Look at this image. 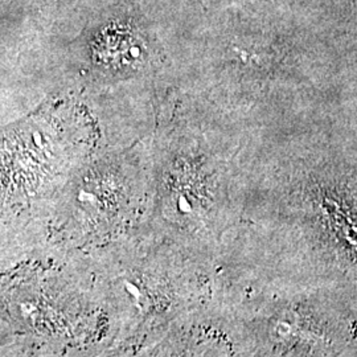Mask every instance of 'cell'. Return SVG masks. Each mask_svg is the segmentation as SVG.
Returning <instances> with one entry per match:
<instances>
[{
	"mask_svg": "<svg viewBox=\"0 0 357 357\" xmlns=\"http://www.w3.org/2000/svg\"><path fill=\"white\" fill-rule=\"evenodd\" d=\"M73 271L50 255L29 253L0 271V320L16 337L56 352L81 337L91 315L88 291Z\"/></svg>",
	"mask_w": 357,
	"mask_h": 357,
	"instance_id": "6da1fadb",
	"label": "cell"
},
{
	"mask_svg": "<svg viewBox=\"0 0 357 357\" xmlns=\"http://www.w3.org/2000/svg\"><path fill=\"white\" fill-rule=\"evenodd\" d=\"M143 165L113 163L86 172L59 209V234L66 243H88L114 231L141 190Z\"/></svg>",
	"mask_w": 357,
	"mask_h": 357,
	"instance_id": "7a4b0ae2",
	"label": "cell"
},
{
	"mask_svg": "<svg viewBox=\"0 0 357 357\" xmlns=\"http://www.w3.org/2000/svg\"><path fill=\"white\" fill-rule=\"evenodd\" d=\"M94 61L106 73L119 77L149 75L159 64L151 38L132 26L106 31L96 43Z\"/></svg>",
	"mask_w": 357,
	"mask_h": 357,
	"instance_id": "3957f363",
	"label": "cell"
},
{
	"mask_svg": "<svg viewBox=\"0 0 357 357\" xmlns=\"http://www.w3.org/2000/svg\"><path fill=\"white\" fill-rule=\"evenodd\" d=\"M0 357H66V354L52 351L17 336L10 344L0 348Z\"/></svg>",
	"mask_w": 357,
	"mask_h": 357,
	"instance_id": "277c9868",
	"label": "cell"
},
{
	"mask_svg": "<svg viewBox=\"0 0 357 357\" xmlns=\"http://www.w3.org/2000/svg\"><path fill=\"white\" fill-rule=\"evenodd\" d=\"M15 339H16V335L13 331V328L7 323L0 320V348L10 344Z\"/></svg>",
	"mask_w": 357,
	"mask_h": 357,
	"instance_id": "5b68a950",
	"label": "cell"
}]
</instances>
